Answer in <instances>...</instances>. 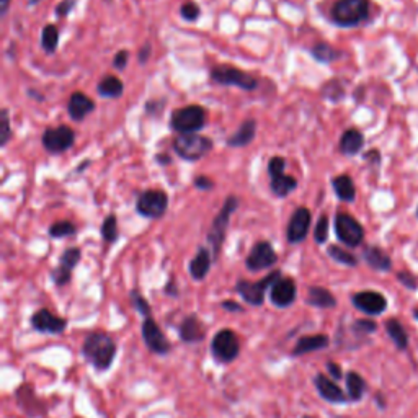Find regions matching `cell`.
<instances>
[{"mask_svg":"<svg viewBox=\"0 0 418 418\" xmlns=\"http://www.w3.org/2000/svg\"><path fill=\"white\" fill-rule=\"evenodd\" d=\"M82 354L95 369L107 371L115 361L116 343L108 333L93 332L83 342Z\"/></svg>","mask_w":418,"mask_h":418,"instance_id":"cell-1","label":"cell"},{"mask_svg":"<svg viewBox=\"0 0 418 418\" xmlns=\"http://www.w3.org/2000/svg\"><path fill=\"white\" fill-rule=\"evenodd\" d=\"M237 208H239V198L234 197V195L227 197L218 216H216L213 224L209 227L208 243H209L211 252H213L214 260H218L219 258L221 248L224 245V240H226L227 227H229V222H231V216L236 213Z\"/></svg>","mask_w":418,"mask_h":418,"instance_id":"cell-2","label":"cell"},{"mask_svg":"<svg viewBox=\"0 0 418 418\" xmlns=\"http://www.w3.org/2000/svg\"><path fill=\"white\" fill-rule=\"evenodd\" d=\"M369 17V0H338L332 8L333 23L353 28Z\"/></svg>","mask_w":418,"mask_h":418,"instance_id":"cell-3","label":"cell"},{"mask_svg":"<svg viewBox=\"0 0 418 418\" xmlns=\"http://www.w3.org/2000/svg\"><path fill=\"white\" fill-rule=\"evenodd\" d=\"M172 147L180 158L187 162H197L208 156L214 144L209 137L195 132V134H178L173 139Z\"/></svg>","mask_w":418,"mask_h":418,"instance_id":"cell-4","label":"cell"},{"mask_svg":"<svg viewBox=\"0 0 418 418\" xmlns=\"http://www.w3.org/2000/svg\"><path fill=\"white\" fill-rule=\"evenodd\" d=\"M208 113L199 105L177 108L170 115V128L178 134H195L206 126Z\"/></svg>","mask_w":418,"mask_h":418,"instance_id":"cell-5","label":"cell"},{"mask_svg":"<svg viewBox=\"0 0 418 418\" xmlns=\"http://www.w3.org/2000/svg\"><path fill=\"white\" fill-rule=\"evenodd\" d=\"M211 81L219 83V86L239 87L245 90V92H252V90L258 88L257 77L232 66H214L211 69Z\"/></svg>","mask_w":418,"mask_h":418,"instance_id":"cell-6","label":"cell"},{"mask_svg":"<svg viewBox=\"0 0 418 418\" xmlns=\"http://www.w3.org/2000/svg\"><path fill=\"white\" fill-rule=\"evenodd\" d=\"M281 278V272L277 269V272L269 273L268 277H265L263 279H258V281H247V279H239L236 284V291L240 294V298L245 301L247 304L250 306H263L265 303V294H267L268 289H272V286L278 279Z\"/></svg>","mask_w":418,"mask_h":418,"instance_id":"cell-7","label":"cell"},{"mask_svg":"<svg viewBox=\"0 0 418 418\" xmlns=\"http://www.w3.org/2000/svg\"><path fill=\"white\" fill-rule=\"evenodd\" d=\"M211 353L218 363H232L240 353L239 338L232 330H219L211 342Z\"/></svg>","mask_w":418,"mask_h":418,"instance_id":"cell-8","label":"cell"},{"mask_svg":"<svg viewBox=\"0 0 418 418\" xmlns=\"http://www.w3.org/2000/svg\"><path fill=\"white\" fill-rule=\"evenodd\" d=\"M168 209V195L162 190H147L141 193L136 203V211L142 218L158 219L167 213Z\"/></svg>","mask_w":418,"mask_h":418,"instance_id":"cell-9","label":"cell"},{"mask_svg":"<svg viewBox=\"0 0 418 418\" xmlns=\"http://www.w3.org/2000/svg\"><path fill=\"white\" fill-rule=\"evenodd\" d=\"M43 147L52 156H59L62 152L71 149L76 142V132L66 124L57 126V128H47L41 137Z\"/></svg>","mask_w":418,"mask_h":418,"instance_id":"cell-10","label":"cell"},{"mask_svg":"<svg viewBox=\"0 0 418 418\" xmlns=\"http://www.w3.org/2000/svg\"><path fill=\"white\" fill-rule=\"evenodd\" d=\"M335 234L338 240L348 247H358L364 240V229L348 213H338L335 218Z\"/></svg>","mask_w":418,"mask_h":418,"instance_id":"cell-11","label":"cell"},{"mask_svg":"<svg viewBox=\"0 0 418 418\" xmlns=\"http://www.w3.org/2000/svg\"><path fill=\"white\" fill-rule=\"evenodd\" d=\"M277 262H278V255L277 252H274V248L272 247V243L267 240H260L252 247V250L248 253L245 260V267L247 269H250V272L257 273V272H262V269L274 267V263Z\"/></svg>","mask_w":418,"mask_h":418,"instance_id":"cell-12","label":"cell"},{"mask_svg":"<svg viewBox=\"0 0 418 418\" xmlns=\"http://www.w3.org/2000/svg\"><path fill=\"white\" fill-rule=\"evenodd\" d=\"M142 340H144L146 347L149 348L152 353L156 354H167L172 350V345L168 343L167 337L163 335L161 327H158L157 322L152 319V317H146L144 322H142Z\"/></svg>","mask_w":418,"mask_h":418,"instance_id":"cell-13","label":"cell"},{"mask_svg":"<svg viewBox=\"0 0 418 418\" xmlns=\"http://www.w3.org/2000/svg\"><path fill=\"white\" fill-rule=\"evenodd\" d=\"M312 216L310 211L304 206H301L293 213L289 219V224L286 227V239L289 243H301L306 240V237L309 234L310 229Z\"/></svg>","mask_w":418,"mask_h":418,"instance_id":"cell-14","label":"cell"},{"mask_svg":"<svg viewBox=\"0 0 418 418\" xmlns=\"http://www.w3.org/2000/svg\"><path fill=\"white\" fill-rule=\"evenodd\" d=\"M352 303L358 310L368 315H379L388 309V301L383 294L376 293V291H361V293L353 294Z\"/></svg>","mask_w":418,"mask_h":418,"instance_id":"cell-15","label":"cell"},{"mask_svg":"<svg viewBox=\"0 0 418 418\" xmlns=\"http://www.w3.org/2000/svg\"><path fill=\"white\" fill-rule=\"evenodd\" d=\"M31 325H33V329L40 333L57 335V333H62L66 330L67 320L54 315L51 310L40 309L35 312L33 317H31Z\"/></svg>","mask_w":418,"mask_h":418,"instance_id":"cell-16","label":"cell"},{"mask_svg":"<svg viewBox=\"0 0 418 418\" xmlns=\"http://www.w3.org/2000/svg\"><path fill=\"white\" fill-rule=\"evenodd\" d=\"M296 296H298V288L293 278H279L269 289V299L279 309L289 308L296 301Z\"/></svg>","mask_w":418,"mask_h":418,"instance_id":"cell-17","label":"cell"},{"mask_svg":"<svg viewBox=\"0 0 418 418\" xmlns=\"http://www.w3.org/2000/svg\"><path fill=\"white\" fill-rule=\"evenodd\" d=\"M314 385L322 399L330 402V404H347L350 400L348 395L340 389V385L335 381H332L329 376L317 374L314 379Z\"/></svg>","mask_w":418,"mask_h":418,"instance_id":"cell-18","label":"cell"},{"mask_svg":"<svg viewBox=\"0 0 418 418\" xmlns=\"http://www.w3.org/2000/svg\"><path fill=\"white\" fill-rule=\"evenodd\" d=\"M180 338L185 343H199L206 338V327L198 315H188L185 317L182 325L178 329Z\"/></svg>","mask_w":418,"mask_h":418,"instance_id":"cell-19","label":"cell"},{"mask_svg":"<svg viewBox=\"0 0 418 418\" xmlns=\"http://www.w3.org/2000/svg\"><path fill=\"white\" fill-rule=\"evenodd\" d=\"M95 108L97 105L93 100L82 92L72 93L67 102V113L74 121H83Z\"/></svg>","mask_w":418,"mask_h":418,"instance_id":"cell-20","label":"cell"},{"mask_svg":"<svg viewBox=\"0 0 418 418\" xmlns=\"http://www.w3.org/2000/svg\"><path fill=\"white\" fill-rule=\"evenodd\" d=\"M213 260L214 257H213V252H211V248L199 247L197 255H195L193 260L190 262V274H192V278L197 279V281H203V279L208 277Z\"/></svg>","mask_w":418,"mask_h":418,"instance_id":"cell-21","label":"cell"},{"mask_svg":"<svg viewBox=\"0 0 418 418\" xmlns=\"http://www.w3.org/2000/svg\"><path fill=\"white\" fill-rule=\"evenodd\" d=\"M329 337L327 335H308V337H301L298 343H296L293 354L294 356H301V354H308L312 352H319L324 350V348L329 347Z\"/></svg>","mask_w":418,"mask_h":418,"instance_id":"cell-22","label":"cell"},{"mask_svg":"<svg viewBox=\"0 0 418 418\" xmlns=\"http://www.w3.org/2000/svg\"><path fill=\"white\" fill-rule=\"evenodd\" d=\"M257 132V121L255 120H245L240 124V128L227 139V146L229 147H245L250 144L255 137Z\"/></svg>","mask_w":418,"mask_h":418,"instance_id":"cell-23","label":"cell"},{"mask_svg":"<svg viewBox=\"0 0 418 418\" xmlns=\"http://www.w3.org/2000/svg\"><path fill=\"white\" fill-rule=\"evenodd\" d=\"M308 301L309 306H314V308L319 309H332L337 306V299L329 289L322 288V286H310L308 289Z\"/></svg>","mask_w":418,"mask_h":418,"instance_id":"cell-24","label":"cell"},{"mask_svg":"<svg viewBox=\"0 0 418 418\" xmlns=\"http://www.w3.org/2000/svg\"><path fill=\"white\" fill-rule=\"evenodd\" d=\"M363 258L369 267L373 269H378V272H389L393 268V262L388 253L381 250L379 247H366L363 252Z\"/></svg>","mask_w":418,"mask_h":418,"instance_id":"cell-25","label":"cell"},{"mask_svg":"<svg viewBox=\"0 0 418 418\" xmlns=\"http://www.w3.org/2000/svg\"><path fill=\"white\" fill-rule=\"evenodd\" d=\"M364 146V137L358 129H347L340 137V151L345 156H356Z\"/></svg>","mask_w":418,"mask_h":418,"instance_id":"cell-26","label":"cell"},{"mask_svg":"<svg viewBox=\"0 0 418 418\" xmlns=\"http://www.w3.org/2000/svg\"><path fill=\"white\" fill-rule=\"evenodd\" d=\"M298 188V180L291 175H278L274 178H269V190L277 198H286L294 190Z\"/></svg>","mask_w":418,"mask_h":418,"instance_id":"cell-27","label":"cell"},{"mask_svg":"<svg viewBox=\"0 0 418 418\" xmlns=\"http://www.w3.org/2000/svg\"><path fill=\"white\" fill-rule=\"evenodd\" d=\"M97 92L103 98H120L124 93V83L115 76H107L98 82Z\"/></svg>","mask_w":418,"mask_h":418,"instance_id":"cell-28","label":"cell"},{"mask_svg":"<svg viewBox=\"0 0 418 418\" xmlns=\"http://www.w3.org/2000/svg\"><path fill=\"white\" fill-rule=\"evenodd\" d=\"M332 187L335 190V195L342 201H347V203H353L354 198H356V188H354L353 180L350 175H338L332 180Z\"/></svg>","mask_w":418,"mask_h":418,"instance_id":"cell-29","label":"cell"},{"mask_svg":"<svg viewBox=\"0 0 418 418\" xmlns=\"http://www.w3.org/2000/svg\"><path fill=\"white\" fill-rule=\"evenodd\" d=\"M347 395L348 399L353 402H358L363 399L364 393H366V383L364 379L354 371H348L347 373Z\"/></svg>","mask_w":418,"mask_h":418,"instance_id":"cell-30","label":"cell"},{"mask_svg":"<svg viewBox=\"0 0 418 418\" xmlns=\"http://www.w3.org/2000/svg\"><path fill=\"white\" fill-rule=\"evenodd\" d=\"M385 330H388L390 340L394 342V345L399 348V350H405L409 347V335L404 329V325L400 324L397 319H389L385 322Z\"/></svg>","mask_w":418,"mask_h":418,"instance_id":"cell-31","label":"cell"},{"mask_svg":"<svg viewBox=\"0 0 418 418\" xmlns=\"http://www.w3.org/2000/svg\"><path fill=\"white\" fill-rule=\"evenodd\" d=\"M310 54L314 56L315 61L322 62V64H330V62L337 61L340 57V51H337L329 43H317L312 46Z\"/></svg>","mask_w":418,"mask_h":418,"instance_id":"cell-32","label":"cell"},{"mask_svg":"<svg viewBox=\"0 0 418 418\" xmlns=\"http://www.w3.org/2000/svg\"><path fill=\"white\" fill-rule=\"evenodd\" d=\"M57 45H59V30L56 25H46L41 33V47L47 54L56 52Z\"/></svg>","mask_w":418,"mask_h":418,"instance_id":"cell-33","label":"cell"},{"mask_svg":"<svg viewBox=\"0 0 418 418\" xmlns=\"http://www.w3.org/2000/svg\"><path fill=\"white\" fill-rule=\"evenodd\" d=\"M102 239L108 243H113L118 240V221H116L115 214H110L108 218H105L102 222V229H100Z\"/></svg>","mask_w":418,"mask_h":418,"instance_id":"cell-34","label":"cell"},{"mask_svg":"<svg viewBox=\"0 0 418 418\" xmlns=\"http://www.w3.org/2000/svg\"><path fill=\"white\" fill-rule=\"evenodd\" d=\"M327 252H329V255L333 258V260L342 263V265H347V267H356L358 265V258L353 255V253L347 252L345 248L338 247V245H330L327 248Z\"/></svg>","mask_w":418,"mask_h":418,"instance_id":"cell-35","label":"cell"},{"mask_svg":"<svg viewBox=\"0 0 418 418\" xmlns=\"http://www.w3.org/2000/svg\"><path fill=\"white\" fill-rule=\"evenodd\" d=\"M77 232V227L71 221H57L50 227V236L52 239H62V237L74 236Z\"/></svg>","mask_w":418,"mask_h":418,"instance_id":"cell-36","label":"cell"},{"mask_svg":"<svg viewBox=\"0 0 418 418\" xmlns=\"http://www.w3.org/2000/svg\"><path fill=\"white\" fill-rule=\"evenodd\" d=\"M81 258H82L81 248L71 247V248H67V250L61 255L59 265H61V267H64V268L71 269V272H72V269L79 265V262H81Z\"/></svg>","mask_w":418,"mask_h":418,"instance_id":"cell-37","label":"cell"},{"mask_svg":"<svg viewBox=\"0 0 418 418\" xmlns=\"http://www.w3.org/2000/svg\"><path fill=\"white\" fill-rule=\"evenodd\" d=\"M129 299L142 317H151V304L147 303V299L139 293V289H132L129 293Z\"/></svg>","mask_w":418,"mask_h":418,"instance_id":"cell-38","label":"cell"},{"mask_svg":"<svg viewBox=\"0 0 418 418\" xmlns=\"http://www.w3.org/2000/svg\"><path fill=\"white\" fill-rule=\"evenodd\" d=\"M329 226H330L329 216L322 214L319 221H317L315 229H314V239L317 243H325L327 239H329Z\"/></svg>","mask_w":418,"mask_h":418,"instance_id":"cell-39","label":"cell"},{"mask_svg":"<svg viewBox=\"0 0 418 418\" xmlns=\"http://www.w3.org/2000/svg\"><path fill=\"white\" fill-rule=\"evenodd\" d=\"M71 278H72L71 269L61 267V265H57V267L51 272V279L56 286H66V284L71 283Z\"/></svg>","mask_w":418,"mask_h":418,"instance_id":"cell-40","label":"cell"},{"mask_svg":"<svg viewBox=\"0 0 418 418\" xmlns=\"http://www.w3.org/2000/svg\"><path fill=\"white\" fill-rule=\"evenodd\" d=\"M0 121H2V131H0V146L5 147L8 144L10 137H12V128H10V115H8V110L4 108L0 111Z\"/></svg>","mask_w":418,"mask_h":418,"instance_id":"cell-41","label":"cell"},{"mask_svg":"<svg viewBox=\"0 0 418 418\" xmlns=\"http://www.w3.org/2000/svg\"><path fill=\"white\" fill-rule=\"evenodd\" d=\"M284 168H286V161L281 156H274L268 162V175L269 178H274L278 175H283Z\"/></svg>","mask_w":418,"mask_h":418,"instance_id":"cell-42","label":"cell"},{"mask_svg":"<svg viewBox=\"0 0 418 418\" xmlns=\"http://www.w3.org/2000/svg\"><path fill=\"white\" fill-rule=\"evenodd\" d=\"M180 15L187 20V22H197L201 15V8L198 4L195 2H187L182 5V8H180Z\"/></svg>","mask_w":418,"mask_h":418,"instance_id":"cell-43","label":"cell"},{"mask_svg":"<svg viewBox=\"0 0 418 418\" xmlns=\"http://www.w3.org/2000/svg\"><path fill=\"white\" fill-rule=\"evenodd\" d=\"M324 97L329 100H342L343 97V87L338 82H329L324 87Z\"/></svg>","mask_w":418,"mask_h":418,"instance_id":"cell-44","label":"cell"},{"mask_svg":"<svg viewBox=\"0 0 418 418\" xmlns=\"http://www.w3.org/2000/svg\"><path fill=\"white\" fill-rule=\"evenodd\" d=\"M378 329V325H376V322L373 320H366V319H361V320H356L353 324V330L354 332H359V333H373Z\"/></svg>","mask_w":418,"mask_h":418,"instance_id":"cell-45","label":"cell"},{"mask_svg":"<svg viewBox=\"0 0 418 418\" xmlns=\"http://www.w3.org/2000/svg\"><path fill=\"white\" fill-rule=\"evenodd\" d=\"M77 0H61L56 7V17H67L69 13L72 12L74 7H76Z\"/></svg>","mask_w":418,"mask_h":418,"instance_id":"cell-46","label":"cell"},{"mask_svg":"<svg viewBox=\"0 0 418 418\" xmlns=\"http://www.w3.org/2000/svg\"><path fill=\"white\" fill-rule=\"evenodd\" d=\"M129 62V52L126 50H120L113 57V67L118 69V71H124L126 66Z\"/></svg>","mask_w":418,"mask_h":418,"instance_id":"cell-47","label":"cell"},{"mask_svg":"<svg viewBox=\"0 0 418 418\" xmlns=\"http://www.w3.org/2000/svg\"><path fill=\"white\" fill-rule=\"evenodd\" d=\"M193 185L198 190H201V192H209V190L214 188V182L209 177H206V175H198L197 178H195Z\"/></svg>","mask_w":418,"mask_h":418,"instance_id":"cell-48","label":"cell"},{"mask_svg":"<svg viewBox=\"0 0 418 418\" xmlns=\"http://www.w3.org/2000/svg\"><path fill=\"white\" fill-rule=\"evenodd\" d=\"M397 278H399V281L409 289H415L417 288V279H415V277H412L410 273L402 272V273L397 274Z\"/></svg>","mask_w":418,"mask_h":418,"instance_id":"cell-49","label":"cell"},{"mask_svg":"<svg viewBox=\"0 0 418 418\" xmlns=\"http://www.w3.org/2000/svg\"><path fill=\"white\" fill-rule=\"evenodd\" d=\"M327 369H329V374H330V378H332V379L340 381V379L343 378V371H342V368L338 366L337 363L329 361V363H327Z\"/></svg>","mask_w":418,"mask_h":418,"instance_id":"cell-50","label":"cell"},{"mask_svg":"<svg viewBox=\"0 0 418 418\" xmlns=\"http://www.w3.org/2000/svg\"><path fill=\"white\" fill-rule=\"evenodd\" d=\"M151 52H152L151 45H144V46L141 47V50H139V54H137V59H139L141 64H146L147 59H149Z\"/></svg>","mask_w":418,"mask_h":418,"instance_id":"cell-51","label":"cell"},{"mask_svg":"<svg viewBox=\"0 0 418 418\" xmlns=\"http://www.w3.org/2000/svg\"><path fill=\"white\" fill-rule=\"evenodd\" d=\"M221 306H222V309H226L229 312H242L243 310L242 306L239 303H236V301H224V303H222Z\"/></svg>","mask_w":418,"mask_h":418,"instance_id":"cell-52","label":"cell"},{"mask_svg":"<svg viewBox=\"0 0 418 418\" xmlns=\"http://www.w3.org/2000/svg\"><path fill=\"white\" fill-rule=\"evenodd\" d=\"M156 162L161 163V166H163V167H167L172 163V157H170V154H157Z\"/></svg>","mask_w":418,"mask_h":418,"instance_id":"cell-53","label":"cell"},{"mask_svg":"<svg viewBox=\"0 0 418 418\" xmlns=\"http://www.w3.org/2000/svg\"><path fill=\"white\" fill-rule=\"evenodd\" d=\"M166 293H167V294H170V296H173V298H175V296H178V291H177L175 281H173V279H170V281L167 283V286H166Z\"/></svg>","mask_w":418,"mask_h":418,"instance_id":"cell-54","label":"cell"},{"mask_svg":"<svg viewBox=\"0 0 418 418\" xmlns=\"http://www.w3.org/2000/svg\"><path fill=\"white\" fill-rule=\"evenodd\" d=\"M10 2H12V0H0V15H2V17L7 15L10 8Z\"/></svg>","mask_w":418,"mask_h":418,"instance_id":"cell-55","label":"cell"},{"mask_svg":"<svg viewBox=\"0 0 418 418\" xmlns=\"http://www.w3.org/2000/svg\"><path fill=\"white\" fill-rule=\"evenodd\" d=\"M41 0H28V7H33V5H36V4H40Z\"/></svg>","mask_w":418,"mask_h":418,"instance_id":"cell-56","label":"cell"},{"mask_svg":"<svg viewBox=\"0 0 418 418\" xmlns=\"http://www.w3.org/2000/svg\"><path fill=\"white\" fill-rule=\"evenodd\" d=\"M28 93H30V95H35V92H33V90H30V92H28ZM36 100H43V97H41V95H36Z\"/></svg>","mask_w":418,"mask_h":418,"instance_id":"cell-57","label":"cell"},{"mask_svg":"<svg viewBox=\"0 0 418 418\" xmlns=\"http://www.w3.org/2000/svg\"><path fill=\"white\" fill-rule=\"evenodd\" d=\"M414 315H415V319L418 320V308L414 310Z\"/></svg>","mask_w":418,"mask_h":418,"instance_id":"cell-58","label":"cell"},{"mask_svg":"<svg viewBox=\"0 0 418 418\" xmlns=\"http://www.w3.org/2000/svg\"><path fill=\"white\" fill-rule=\"evenodd\" d=\"M303 418H314V417H309V415H306V417H303Z\"/></svg>","mask_w":418,"mask_h":418,"instance_id":"cell-59","label":"cell"}]
</instances>
